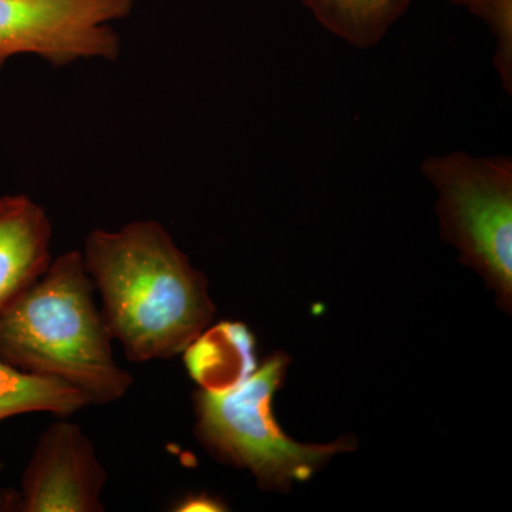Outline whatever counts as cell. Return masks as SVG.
Wrapping results in <instances>:
<instances>
[{"label": "cell", "mask_w": 512, "mask_h": 512, "mask_svg": "<svg viewBox=\"0 0 512 512\" xmlns=\"http://www.w3.org/2000/svg\"><path fill=\"white\" fill-rule=\"evenodd\" d=\"M80 252L111 336L131 362L183 355L210 328L215 305L207 276L160 222L93 229Z\"/></svg>", "instance_id": "cell-1"}, {"label": "cell", "mask_w": 512, "mask_h": 512, "mask_svg": "<svg viewBox=\"0 0 512 512\" xmlns=\"http://www.w3.org/2000/svg\"><path fill=\"white\" fill-rule=\"evenodd\" d=\"M94 291L82 252L57 256L0 311V360L62 380L92 404L119 402L133 377L114 359V339Z\"/></svg>", "instance_id": "cell-2"}, {"label": "cell", "mask_w": 512, "mask_h": 512, "mask_svg": "<svg viewBox=\"0 0 512 512\" xmlns=\"http://www.w3.org/2000/svg\"><path fill=\"white\" fill-rule=\"evenodd\" d=\"M289 356L275 352L247 380L225 390L198 389L192 396L195 436L218 461L254 474L262 490L288 493L309 480L342 451L355 450V437L329 444H301L286 436L272 412V399L285 382Z\"/></svg>", "instance_id": "cell-3"}, {"label": "cell", "mask_w": 512, "mask_h": 512, "mask_svg": "<svg viewBox=\"0 0 512 512\" xmlns=\"http://www.w3.org/2000/svg\"><path fill=\"white\" fill-rule=\"evenodd\" d=\"M421 173L437 192L441 237L460 261L483 276L510 313L512 306V160L466 151L430 156Z\"/></svg>", "instance_id": "cell-4"}, {"label": "cell", "mask_w": 512, "mask_h": 512, "mask_svg": "<svg viewBox=\"0 0 512 512\" xmlns=\"http://www.w3.org/2000/svg\"><path fill=\"white\" fill-rule=\"evenodd\" d=\"M136 0H0V69L12 57L37 56L53 67L83 60L117 62L113 28Z\"/></svg>", "instance_id": "cell-5"}, {"label": "cell", "mask_w": 512, "mask_h": 512, "mask_svg": "<svg viewBox=\"0 0 512 512\" xmlns=\"http://www.w3.org/2000/svg\"><path fill=\"white\" fill-rule=\"evenodd\" d=\"M107 471L79 424L60 420L37 440L20 487L22 512H103Z\"/></svg>", "instance_id": "cell-6"}, {"label": "cell", "mask_w": 512, "mask_h": 512, "mask_svg": "<svg viewBox=\"0 0 512 512\" xmlns=\"http://www.w3.org/2000/svg\"><path fill=\"white\" fill-rule=\"evenodd\" d=\"M53 225L28 195L0 197V311L49 268Z\"/></svg>", "instance_id": "cell-7"}, {"label": "cell", "mask_w": 512, "mask_h": 512, "mask_svg": "<svg viewBox=\"0 0 512 512\" xmlns=\"http://www.w3.org/2000/svg\"><path fill=\"white\" fill-rule=\"evenodd\" d=\"M183 360L188 375L205 390L237 386L259 366L255 335L241 322L205 329L184 350Z\"/></svg>", "instance_id": "cell-8"}, {"label": "cell", "mask_w": 512, "mask_h": 512, "mask_svg": "<svg viewBox=\"0 0 512 512\" xmlns=\"http://www.w3.org/2000/svg\"><path fill=\"white\" fill-rule=\"evenodd\" d=\"M414 0H301L320 26L356 49L379 45Z\"/></svg>", "instance_id": "cell-9"}, {"label": "cell", "mask_w": 512, "mask_h": 512, "mask_svg": "<svg viewBox=\"0 0 512 512\" xmlns=\"http://www.w3.org/2000/svg\"><path fill=\"white\" fill-rule=\"evenodd\" d=\"M92 406L89 397L62 380L33 375L0 360V421L28 413L69 417Z\"/></svg>", "instance_id": "cell-10"}, {"label": "cell", "mask_w": 512, "mask_h": 512, "mask_svg": "<svg viewBox=\"0 0 512 512\" xmlns=\"http://www.w3.org/2000/svg\"><path fill=\"white\" fill-rule=\"evenodd\" d=\"M481 20L495 40L494 67L505 92L512 93V0H487Z\"/></svg>", "instance_id": "cell-11"}, {"label": "cell", "mask_w": 512, "mask_h": 512, "mask_svg": "<svg viewBox=\"0 0 512 512\" xmlns=\"http://www.w3.org/2000/svg\"><path fill=\"white\" fill-rule=\"evenodd\" d=\"M177 512H221L228 511L220 497L208 493L187 494L174 505Z\"/></svg>", "instance_id": "cell-12"}, {"label": "cell", "mask_w": 512, "mask_h": 512, "mask_svg": "<svg viewBox=\"0 0 512 512\" xmlns=\"http://www.w3.org/2000/svg\"><path fill=\"white\" fill-rule=\"evenodd\" d=\"M0 511H20L19 491L0 490Z\"/></svg>", "instance_id": "cell-13"}, {"label": "cell", "mask_w": 512, "mask_h": 512, "mask_svg": "<svg viewBox=\"0 0 512 512\" xmlns=\"http://www.w3.org/2000/svg\"><path fill=\"white\" fill-rule=\"evenodd\" d=\"M447 2L461 6V8H466L468 12L473 13L477 18H481L485 5H487V0H447Z\"/></svg>", "instance_id": "cell-14"}]
</instances>
